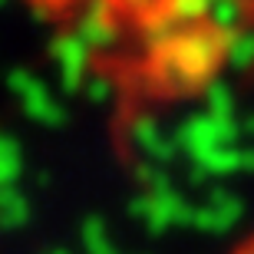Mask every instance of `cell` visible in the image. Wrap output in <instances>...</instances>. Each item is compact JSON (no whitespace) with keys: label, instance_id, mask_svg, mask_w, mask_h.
Instances as JSON below:
<instances>
[{"label":"cell","instance_id":"1","mask_svg":"<svg viewBox=\"0 0 254 254\" xmlns=\"http://www.w3.org/2000/svg\"><path fill=\"white\" fill-rule=\"evenodd\" d=\"M231 254H254V231L241 238V241H238V245L231 248Z\"/></svg>","mask_w":254,"mask_h":254}]
</instances>
